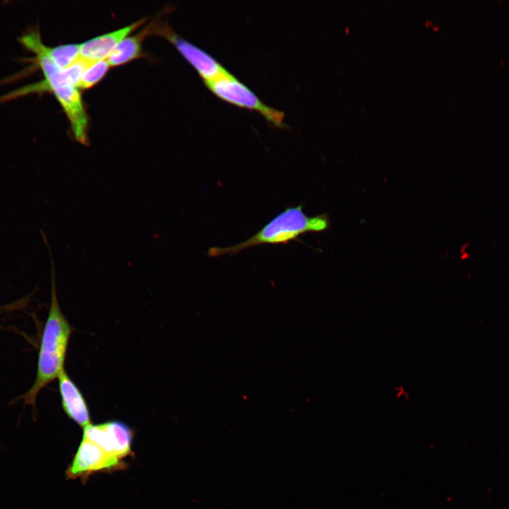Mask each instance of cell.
Listing matches in <instances>:
<instances>
[{
  "label": "cell",
  "mask_w": 509,
  "mask_h": 509,
  "mask_svg": "<svg viewBox=\"0 0 509 509\" xmlns=\"http://www.w3.org/2000/svg\"><path fill=\"white\" fill-rule=\"evenodd\" d=\"M19 41L34 54V61L41 69L44 78L40 82L24 86L3 96L2 101L31 93L51 92L66 114L75 140L84 146L88 145V118L79 89L72 83L65 70L59 68L51 59L47 52V45L43 43L37 30L23 35Z\"/></svg>",
  "instance_id": "cell-1"
},
{
  "label": "cell",
  "mask_w": 509,
  "mask_h": 509,
  "mask_svg": "<svg viewBox=\"0 0 509 509\" xmlns=\"http://www.w3.org/2000/svg\"><path fill=\"white\" fill-rule=\"evenodd\" d=\"M72 327L62 313L57 296L55 274L52 261V297L48 317L42 333L36 380L23 398L35 404L39 392L59 376L64 364Z\"/></svg>",
  "instance_id": "cell-2"
},
{
  "label": "cell",
  "mask_w": 509,
  "mask_h": 509,
  "mask_svg": "<svg viewBox=\"0 0 509 509\" xmlns=\"http://www.w3.org/2000/svg\"><path fill=\"white\" fill-rule=\"evenodd\" d=\"M329 227L327 214L308 216L302 205L287 207L245 241L226 247H211L207 255L212 257L233 255L258 245L287 244L302 235L322 232Z\"/></svg>",
  "instance_id": "cell-3"
},
{
  "label": "cell",
  "mask_w": 509,
  "mask_h": 509,
  "mask_svg": "<svg viewBox=\"0 0 509 509\" xmlns=\"http://www.w3.org/2000/svg\"><path fill=\"white\" fill-rule=\"evenodd\" d=\"M204 84L221 100L241 108L256 111L276 127H288L284 123L285 113L283 111L264 104L230 71Z\"/></svg>",
  "instance_id": "cell-4"
},
{
  "label": "cell",
  "mask_w": 509,
  "mask_h": 509,
  "mask_svg": "<svg viewBox=\"0 0 509 509\" xmlns=\"http://www.w3.org/2000/svg\"><path fill=\"white\" fill-rule=\"evenodd\" d=\"M153 29L156 34L163 36L175 46L197 71L204 83L212 81L228 71L213 56L177 35L168 25L161 24L156 28L153 27Z\"/></svg>",
  "instance_id": "cell-5"
},
{
  "label": "cell",
  "mask_w": 509,
  "mask_h": 509,
  "mask_svg": "<svg viewBox=\"0 0 509 509\" xmlns=\"http://www.w3.org/2000/svg\"><path fill=\"white\" fill-rule=\"evenodd\" d=\"M133 435L132 430L124 423L109 421L95 425L90 424L84 428L83 438L122 460L131 453Z\"/></svg>",
  "instance_id": "cell-6"
},
{
  "label": "cell",
  "mask_w": 509,
  "mask_h": 509,
  "mask_svg": "<svg viewBox=\"0 0 509 509\" xmlns=\"http://www.w3.org/2000/svg\"><path fill=\"white\" fill-rule=\"evenodd\" d=\"M124 467L122 460L112 456L101 447L83 438L71 464L66 471L69 479H85L93 473L119 469Z\"/></svg>",
  "instance_id": "cell-7"
},
{
  "label": "cell",
  "mask_w": 509,
  "mask_h": 509,
  "mask_svg": "<svg viewBox=\"0 0 509 509\" xmlns=\"http://www.w3.org/2000/svg\"><path fill=\"white\" fill-rule=\"evenodd\" d=\"M145 18L120 29L103 34L80 44V59L93 62L107 60L117 46L129 35L140 27Z\"/></svg>",
  "instance_id": "cell-8"
},
{
  "label": "cell",
  "mask_w": 509,
  "mask_h": 509,
  "mask_svg": "<svg viewBox=\"0 0 509 509\" xmlns=\"http://www.w3.org/2000/svg\"><path fill=\"white\" fill-rule=\"evenodd\" d=\"M63 409L69 419L83 428L90 423L87 402L78 387L64 369L58 376Z\"/></svg>",
  "instance_id": "cell-9"
},
{
  "label": "cell",
  "mask_w": 509,
  "mask_h": 509,
  "mask_svg": "<svg viewBox=\"0 0 509 509\" xmlns=\"http://www.w3.org/2000/svg\"><path fill=\"white\" fill-rule=\"evenodd\" d=\"M151 29L148 26L135 35L125 37L107 59L110 67L121 66L140 57L142 42Z\"/></svg>",
  "instance_id": "cell-10"
},
{
  "label": "cell",
  "mask_w": 509,
  "mask_h": 509,
  "mask_svg": "<svg viewBox=\"0 0 509 509\" xmlns=\"http://www.w3.org/2000/svg\"><path fill=\"white\" fill-rule=\"evenodd\" d=\"M47 52L54 63L61 69H64L80 59V44L61 45L52 47L47 46Z\"/></svg>",
  "instance_id": "cell-11"
},
{
  "label": "cell",
  "mask_w": 509,
  "mask_h": 509,
  "mask_svg": "<svg viewBox=\"0 0 509 509\" xmlns=\"http://www.w3.org/2000/svg\"><path fill=\"white\" fill-rule=\"evenodd\" d=\"M110 68L107 60L89 62L83 72L78 88L86 90L92 88L105 77Z\"/></svg>",
  "instance_id": "cell-12"
}]
</instances>
